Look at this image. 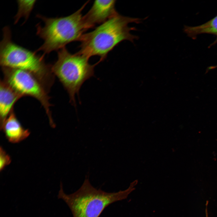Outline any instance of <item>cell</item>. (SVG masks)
<instances>
[{
	"mask_svg": "<svg viewBox=\"0 0 217 217\" xmlns=\"http://www.w3.org/2000/svg\"><path fill=\"white\" fill-rule=\"evenodd\" d=\"M0 45V63L2 67L17 69L32 74L48 92L53 84L55 75L52 65L46 64L43 55H39L14 43L8 27L3 29Z\"/></svg>",
	"mask_w": 217,
	"mask_h": 217,
	"instance_id": "4",
	"label": "cell"
},
{
	"mask_svg": "<svg viewBox=\"0 0 217 217\" xmlns=\"http://www.w3.org/2000/svg\"><path fill=\"white\" fill-rule=\"evenodd\" d=\"M87 3L66 17L49 18L37 15L36 17L44 22V25H36V34L44 42L35 52L41 51L44 56L52 51H58L70 42L80 41L83 33L88 29L82 14Z\"/></svg>",
	"mask_w": 217,
	"mask_h": 217,
	"instance_id": "2",
	"label": "cell"
},
{
	"mask_svg": "<svg viewBox=\"0 0 217 217\" xmlns=\"http://www.w3.org/2000/svg\"><path fill=\"white\" fill-rule=\"evenodd\" d=\"M205 214H206V217H209L208 207H206V209H205Z\"/></svg>",
	"mask_w": 217,
	"mask_h": 217,
	"instance_id": "13",
	"label": "cell"
},
{
	"mask_svg": "<svg viewBox=\"0 0 217 217\" xmlns=\"http://www.w3.org/2000/svg\"><path fill=\"white\" fill-rule=\"evenodd\" d=\"M17 2L18 11L14 17L15 23H17L21 17H25L26 19L28 18L33 8L36 1L18 0Z\"/></svg>",
	"mask_w": 217,
	"mask_h": 217,
	"instance_id": "11",
	"label": "cell"
},
{
	"mask_svg": "<svg viewBox=\"0 0 217 217\" xmlns=\"http://www.w3.org/2000/svg\"><path fill=\"white\" fill-rule=\"evenodd\" d=\"M184 31L187 36L195 39L198 35L209 34L215 35L216 38L209 47L217 43V15L213 18L200 25L196 26H185Z\"/></svg>",
	"mask_w": 217,
	"mask_h": 217,
	"instance_id": "10",
	"label": "cell"
},
{
	"mask_svg": "<svg viewBox=\"0 0 217 217\" xmlns=\"http://www.w3.org/2000/svg\"><path fill=\"white\" fill-rule=\"evenodd\" d=\"M23 97L3 80L0 84V127L1 130L5 120L13 109L15 102Z\"/></svg>",
	"mask_w": 217,
	"mask_h": 217,
	"instance_id": "8",
	"label": "cell"
},
{
	"mask_svg": "<svg viewBox=\"0 0 217 217\" xmlns=\"http://www.w3.org/2000/svg\"><path fill=\"white\" fill-rule=\"evenodd\" d=\"M89 58L77 52L70 53L64 47L58 51V58L52 71L68 92L70 102L76 105L75 96L79 94L84 82L94 75L95 67L89 62Z\"/></svg>",
	"mask_w": 217,
	"mask_h": 217,
	"instance_id": "5",
	"label": "cell"
},
{
	"mask_svg": "<svg viewBox=\"0 0 217 217\" xmlns=\"http://www.w3.org/2000/svg\"><path fill=\"white\" fill-rule=\"evenodd\" d=\"M134 187L131 184L124 190L108 193L94 187L86 178L81 187L70 194L65 193L61 182L58 197L67 204L73 217H99L110 205L126 199Z\"/></svg>",
	"mask_w": 217,
	"mask_h": 217,
	"instance_id": "3",
	"label": "cell"
},
{
	"mask_svg": "<svg viewBox=\"0 0 217 217\" xmlns=\"http://www.w3.org/2000/svg\"><path fill=\"white\" fill-rule=\"evenodd\" d=\"M11 161L10 156L2 147L0 148V170L2 171Z\"/></svg>",
	"mask_w": 217,
	"mask_h": 217,
	"instance_id": "12",
	"label": "cell"
},
{
	"mask_svg": "<svg viewBox=\"0 0 217 217\" xmlns=\"http://www.w3.org/2000/svg\"><path fill=\"white\" fill-rule=\"evenodd\" d=\"M115 0H96L83 19L88 29L102 24L118 13L115 8Z\"/></svg>",
	"mask_w": 217,
	"mask_h": 217,
	"instance_id": "7",
	"label": "cell"
},
{
	"mask_svg": "<svg viewBox=\"0 0 217 217\" xmlns=\"http://www.w3.org/2000/svg\"><path fill=\"white\" fill-rule=\"evenodd\" d=\"M2 130L8 141L14 143H19L25 139L30 133L29 130L23 127L16 117L14 109L5 122Z\"/></svg>",
	"mask_w": 217,
	"mask_h": 217,
	"instance_id": "9",
	"label": "cell"
},
{
	"mask_svg": "<svg viewBox=\"0 0 217 217\" xmlns=\"http://www.w3.org/2000/svg\"><path fill=\"white\" fill-rule=\"evenodd\" d=\"M141 19L120 15L118 13L97 27L93 30L84 33L80 41L78 53L89 58L94 56L100 58V62L108 53L121 42L128 40L132 42L137 36L130 32L134 27L128 26L131 23H140Z\"/></svg>",
	"mask_w": 217,
	"mask_h": 217,
	"instance_id": "1",
	"label": "cell"
},
{
	"mask_svg": "<svg viewBox=\"0 0 217 217\" xmlns=\"http://www.w3.org/2000/svg\"><path fill=\"white\" fill-rule=\"evenodd\" d=\"M2 69L4 76L3 80L22 96H29L38 100L45 109L50 125L55 127L50 109V97L40 82L26 71L6 67H2Z\"/></svg>",
	"mask_w": 217,
	"mask_h": 217,
	"instance_id": "6",
	"label": "cell"
}]
</instances>
